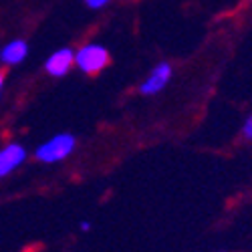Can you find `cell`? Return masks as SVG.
<instances>
[{
  "mask_svg": "<svg viewBox=\"0 0 252 252\" xmlns=\"http://www.w3.org/2000/svg\"><path fill=\"white\" fill-rule=\"evenodd\" d=\"M4 79H6V73L0 71V97H2V89H4Z\"/></svg>",
  "mask_w": 252,
  "mask_h": 252,
  "instance_id": "cell-9",
  "label": "cell"
},
{
  "mask_svg": "<svg viewBox=\"0 0 252 252\" xmlns=\"http://www.w3.org/2000/svg\"><path fill=\"white\" fill-rule=\"evenodd\" d=\"M75 65V51L71 49H59L55 51L47 63H45V71L51 77H65Z\"/></svg>",
  "mask_w": 252,
  "mask_h": 252,
  "instance_id": "cell-4",
  "label": "cell"
},
{
  "mask_svg": "<svg viewBox=\"0 0 252 252\" xmlns=\"http://www.w3.org/2000/svg\"><path fill=\"white\" fill-rule=\"evenodd\" d=\"M89 228H91V224H89V222H81V230H83V232H87Z\"/></svg>",
  "mask_w": 252,
  "mask_h": 252,
  "instance_id": "cell-10",
  "label": "cell"
},
{
  "mask_svg": "<svg viewBox=\"0 0 252 252\" xmlns=\"http://www.w3.org/2000/svg\"><path fill=\"white\" fill-rule=\"evenodd\" d=\"M75 145H77L75 135H71V133H59V135H53L43 145H38L34 156H36L38 161H43V163H57V161L67 159L73 154Z\"/></svg>",
  "mask_w": 252,
  "mask_h": 252,
  "instance_id": "cell-1",
  "label": "cell"
},
{
  "mask_svg": "<svg viewBox=\"0 0 252 252\" xmlns=\"http://www.w3.org/2000/svg\"><path fill=\"white\" fill-rule=\"evenodd\" d=\"M172 65L170 63H158V65L152 69V73L148 75V79H145L141 85H139V93L141 95H156L159 91H163V87L167 85V81L172 79Z\"/></svg>",
  "mask_w": 252,
  "mask_h": 252,
  "instance_id": "cell-3",
  "label": "cell"
},
{
  "mask_svg": "<svg viewBox=\"0 0 252 252\" xmlns=\"http://www.w3.org/2000/svg\"><path fill=\"white\" fill-rule=\"evenodd\" d=\"M27 159V150L20 143H8L0 150V178L8 176Z\"/></svg>",
  "mask_w": 252,
  "mask_h": 252,
  "instance_id": "cell-5",
  "label": "cell"
},
{
  "mask_svg": "<svg viewBox=\"0 0 252 252\" xmlns=\"http://www.w3.org/2000/svg\"><path fill=\"white\" fill-rule=\"evenodd\" d=\"M242 135L246 137V139H252V115L244 121V127H242Z\"/></svg>",
  "mask_w": 252,
  "mask_h": 252,
  "instance_id": "cell-7",
  "label": "cell"
},
{
  "mask_svg": "<svg viewBox=\"0 0 252 252\" xmlns=\"http://www.w3.org/2000/svg\"><path fill=\"white\" fill-rule=\"evenodd\" d=\"M75 65L85 75H97L109 65V51L97 43L83 45L75 53Z\"/></svg>",
  "mask_w": 252,
  "mask_h": 252,
  "instance_id": "cell-2",
  "label": "cell"
},
{
  "mask_svg": "<svg viewBox=\"0 0 252 252\" xmlns=\"http://www.w3.org/2000/svg\"><path fill=\"white\" fill-rule=\"evenodd\" d=\"M109 0H85V4L87 6H91V8H101V6H105Z\"/></svg>",
  "mask_w": 252,
  "mask_h": 252,
  "instance_id": "cell-8",
  "label": "cell"
},
{
  "mask_svg": "<svg viewBox=\"0 0 252 252\" xmlns=\"http://www.w3.org/2000/svg\"><path fill=\"white\" fill-rule=\"evenodd\" d=\"M27 53H29V45L25 43V40L16 38V40L8 43L2 51H0V61H2L6 67H12V65L23 63L27 59Z\"/></svg>",
  "mask_w": 252,
  "mask_h": 252,
  "instance_id": "cell-6",
  "label": "cell"
}]
</instances>
